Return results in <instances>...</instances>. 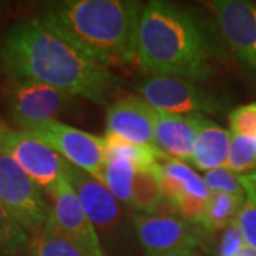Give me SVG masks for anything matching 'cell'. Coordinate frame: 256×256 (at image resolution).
<instances>
[{
    "mask_svg": "<svg viewBox=\"0 0 256 256\" xmlns=\"http://www.w3.org/2000/svg\"><path fill=\"white\" fill-rule=\"evenodd\" d=\"M0 64L10 82H42L97 104H107L121 88L111 68L56 36L38 18L18 22L6 32Z\"/></svg>",
    "mask_w": 256,
    "mask_h": 256,
    "instance_id": "6da1fadb",
    "label": "cell"
},
{
    "mask_svg": "<svg viewBox=\"0 0 256 256\" xmlns=\"http://www.w3.org/2000/svg\"><path fill=\"white\" fill-rule=\"evenodd\" d=\"M142 9L132 0H64L47 4L38 20L56 36L110 68L137 60Z\"/></svg>",
    "mask_w": 256,
    "mask_h": 256,
    "instance_id": "7a4b0ae2",
    "label": "cell"
},
{
    "mask_svg": "<svg viewBox=\"0 0 256 256\" xmlns=\"http://www.w3.org/2000/svg\"><path fill=\"white\" fill-rule=\"evenodd\" d=\"M210 48L201 24L174 3L154 0L144 6L138 26V64L152 76L191 82L210 73Z\"/></svg>",
    "mask_w": 256,
    "mask_h": 256,
    "instance_id": "3957f363",
    "label": "cell"
},
{
    "mask_svg": "<svg viewBox=\"0 0 256 256\" xmlns=\"http://www.w3.org/2000/svg\"><path fill=\"white\" fill-rule=\"evenodd\" d=\"M0 202L23 228L34 235L44 229L52 210L40 186L13 158L2 152Z\"/></svg>",
    "mask_w": 256,
    "mask_h": 256,
    "instance_id": "277c9868",
    "label": "cell"
},
{
    "mask_svg": "<svg viewBox=\"0 0 256 256\" xmlns=\"http://www.w3.org/2000/svg\"><path fill=\"white\" fill-rule=\"evenodd\" d=\"M0 152L13 158L48 194L64 176L66 160L28 131L0 127Z\"/></svg>",
    "mask_w": 256,
    "mask_h": 256,
    "instance_id": "5b68a950",
    "label": "cell"
},
{
    "mask_svg": "<svg viewBox=\"0 0 256 256\" xmlns=\"http://www.w3.org/2000/svg\"><path fill=\"white\" fill-rule=\"evenodd\" d=\"M28 132L53 148L67 162L104 184V138L70 127L57 120L30 128Z\"/></svg>",
    "mask_w": 256,
    "mask_h": 256,
    "instance_id": "8992f818",
    "label": "cell"
},
{
    "mask_svg": "<svg viewBox=\"0 0 256 256\" xmlns=\"http://www.w3.org/2000/svg\"><path fill=\"white\" fill-rule=\"evenodd\" d=\"M138 92L154 110L170 114H202L220 110L214 96L182 77L150 76L138 84Z\"/></svg>",
    "mask_w": 256,
    "mask_h": 256,
    "instance_id": "52a82bcc",
    "label": "cell"
},
{
    "mask_svg": "<svg viewBox=\"0 0 256 256\" xmlns=\"http://www.w3.org/2000/svg\"><path fill=\"white\" fill-rule=\"evenodd\" d=\"M72 97L54 87L34 82H10L6 92L10 120L23 131L54 121L67 108Z\"/></svg>",
    "mask_w": 256,
    "mask_h": 256,
    "instance_id": "ba28073f",
    "label": "cell"
},
{
    "mask_svg": "<svg viewBox=\"0 0 256 256\" xmlns=\"http://www.w3.org/2000/svg\"><path fill=\"white\" fill-rule=\"evenodd\" d=\"M134 228L137 238L148 256H166L188 252L201 244V226L180 216L136 214Z\"/></svg>",
    "mask_w": 256,
    "mask_h": 256,
    "instance_id": "9c48e42d",
    "label": "cell"
},
{
    "mask_svg": "<svg viewBox=\"0 0 256 256\" xmlns=\"http://www.w3.org/2000/svg\"><path fill=\"white\" fill-rule=\"evenodd\" d=\"M48 220L78 246L84 256H104L97 230L86 216L80 201L67 178L63 176L53 192Z\"/></svg>",
    "mask_w": 256,
    "mask_h": 256,
    "instance_id": "30bf717a",
    "label": "cell"
},
{
    "mask_svg": "<svg viewBox=\"0 0 256 256\" xmlns=\"http://www.w3.org/2000/svg\"><path fill=\"white\" fill-rule=\"evenodd\" d=\"M64 176L76 192L86 216L94 228L112 230L121 222V208L110 190L80 168L66 161Z\"/></svg>",
    "mask_w": 256,
    "mask_h": 256,
    "instance_id": "8fae6325",
    "label": "cell"
},
{
    "mask_svg": "<svg viewBox=\"0 0 256 256\" xmlns=\"http://www.w3.org/2000/svg\"><path fill=\"white\" fill-rule=\"evenodd\" d=\"M220 33L248 64L256 68V6L242 0L210 2Z\"/></svg>",
    "mask_w": 256,
    "mask_h": 256,
    "instance_id": "7c38bea8",
    "label": "cell"
},
{
    "mask_svg": "<svg viewBox=\"0 0 256 256\" xmlns=\"http://www.w3.org/2000/svg\"><path fill=\"white\" fill-rule=\"evenodd\" d=\"M156 110L137 96H128L110 104L106 134H112L134 144L156 146Z\"/></svg>",
    "mask_w": 256,
    "mask_h": 256,
    "instance_id": "4fadbf2b",
    "label": "cell"
},
{
    "mask_svg": "<svg viewBox=\"0 0 256 256\" xmlns=\"http://www.w3.org/2000/svg\"><path fill=\"white\" fill-rule=\"evenodd\" d=\"M202 120L204 114H170L156 110V146L170 158L191 164Z\"/></svg>",
    "mask_w": 256,
    "mask_h": 256,
    "instance_id": "5bb4252c",
    "label": "cell"
},
{
    "mask_svg": "<svg viewBox=\"0 0 256 256\" xmlns=\"http://www.w3.org/2000/svg\"><path fill=\"white\" fill-rule=\"evenodd\" d=\"M229 146L230 131L204 117L194 144L191 164L205 172L224 166L228 160Z\"/></svg>",
    "mask_w": 256,
    "mask_h": 256,
    "instance_id": "9a60e30c",
    "label": "cell"
},
{
    "mask_svg": "<svg viewBox=\"0 0 256 256\" xmlns=\"http://www.w3.org/2000/svg\"><path fill=\"white\" fill-rule=\"evenodd\" d=\"M106 158H122L134 165L137 171L148 170L158 162V160H165L166 156L162 154L156 146L134 144L127 140L106 134L104 137Z\"/></svg>",
    "mask_w": 256,
    "mask_h": 256,
    "instance_id": "2e32d148",
    "label": "cell"
},
{
    "mask_svg": "<svg viewBox=\"0 0 256 256\" xmlns=\"http://www.w3.org/2000/svg\"><path fill=\"white\" fill-rule=\"evenodd\" d=\"M242 204L244 200L238 196L222 192H210V201L200 225L204 234H216L228 228L238 218Z\"/></svg>",
    "mask_w": 256,
    "mask_h": 256,
    "instance_id": "e0dca14e",
    "label": "cell"
},
{
    "mask_svg": "<svg viewBox=\"0 0 256 256\" xmlns=\"http://www.w3.org/2000/svg\"><path fill=\"white\" fill-rule=\"evenodd\" d=\"M164 200L160 186V161L148 170L136 172L132 186V206L138 214L154 215Z\"/></svg>",
    "mask_w": 256,
    "mask_h": 256,
    "instance_id": "ac0fdd59",
    "label": "cell"
},
{
    "mask_svg": "<svg viewBox=\"0 0 256 256\" xmlns=\"http://www.w3.org/2000/svg\"><path fill=\"white\" fill-rule=\"evenodd\" d=\"M137 170L122 158H106L104 185L114 198L128 206H132V186Z\"/></svg>",
    "mask_w": 256,
    "mask_h": 256,
    "instance_id": "d6986e66",
    "label": "cell"
},
{
    "mask_svg": "<svg viewBox=\"0 0 256 256\" xmlns=\"http://www.w3.org/2000/svg\"><path fill=\"white\" fill-rule=\"evenodd\" d=\"M28 256H84L73 240L47 220L44 229L30 240Z\"/></svg>",
    "mask_w": 256,
    "mask_h": 256,
    "instance_id": "ffe728a7",
    "label": "cell"
},
{
    "mask_svg": "<svg viewBox=\"0 0 256 256\" xmlns=\"http://www.w3.org/2000/svg\"><path fill=\"white\" fill-rule=\"evenodd\" d=\"M30 239L18 220L0 202V256H18L26 252Z\"/></svg>",
    "mask_w": 256,
    "mask_h": 256,
    "instance_id": "44dd1931",
    "label": "cell"
},
{
    "mask_svg": "<svg viewBox=\"0 0 256 256\" xmlns=\"http://www.w3.org/2000/svg\"><path fill=\"white\" fill-rule=\"evenodd\" d=\"M160 165H161V171L181 184L184 191L186 194L196 196L200 200H205V201L210 200V188L206 186L204 178L196 174L190 165L180 161V160L170 158V156H166L164 162H160Z\"/></svg>",
    "mask_w": 256,
    "mask_h": 256,
    "instance_id": "7402d4cb",
    "label": "cell"
},
{
    "mask_svg": "<svg viewBox=\"0 0 256 256\" xmlns=\"http://www.w3.org/2000/svg\"><path fill=\"white\" fill-rule=\"evenodd\" d=\"M245 191V200L238 214L239 228L245 245L256 250V181L249 174L238 175Z\"/></svg>",
    "mask_w": 256,
    "mask_h": 256,
    "instance_id": "603a6c76",
    "label": "cell"
},
{
    "mask_svg": "<svg viewBox=\"0 0 256 256\" xmlns=\"http://www.w3.org/2000/svg\"><path fill=\"white\" fill-rule=\"evenodd\" d=\"M226 168L235 174H249L256 170V137L230 132Z\"/></svg>",
    "mask_w": 256,
    "mask_h": 256,
    "instance_id": "cb8c5ba5",
    "label": "cell"
},
{
    "mask_svg": "<svg viewBox=\"0 0 256 256\" xmlns=\"http://www.w3.org/2000/svg\"><path fill=\"white\" fill-rule=\"evenodd\" d=\"M204 181L210 192L229 194V195L245 200V191L239 181L238 174L232 172L226 166H220V168L206 171L204 175Z\"/></svg>",
    "mask_w": 256,
    "mask_h": 256,
    "instance_id": "d4e9b609",
    "label": "cell"
},
{
    "mask_svg": "<svg viewBox=\"0 0 256 256\" xmlns=\"http://www.w3.org/2000/svg\"><path fill=\"white\" fill-rule=\"evenodd\" d=\"M232 134L256 137V102L238 107L229 114Z\"/></svg>",
    "mask_w": 256,
    "mask_h": 256,
    "instance_id": "484cf974",
    "label": "cell"
},
{
    "mask_svg": "<svg viewBox=\"0 0 256 256\" xmlns=\"http://www.w3.org/2000/svg\"><path fill=\"white\" fill-rule=\"evenodd\" d=\"M208 201L200 200L196 196H192L190 194H182L178 198V201L174 204V206L176 212H178V215H180V218L200 226L202 218H204V214H205V210H206Z\"/></svg>",
    "mask_w": 256,
    "mask_h": 256,
    "instance_id": "4316f807",
    "label": "cell"
},
{
    "mask_svg": "<svg viewBox=\"0 0 256 256\" xmlns=\"http://www.w3.org/2000/svg\"><path fill=\"white\" fill-rule=\"evenodd\" d=\"M245 245V239L242 235V230L239 228L238 218L234 220L228 228L225 229L222 238H220L218 255L220 256H235Z\"/></svg>",
    "mask_w": 256,
    "mask_h": 256,
    "instance_id": "83f0119b",
    "label": "cell"
},
{
    "mask_svg": "<svg viewBox=\"0 0 256 256\" xmlns=\"http://www.w3.org/2000/svg\"><path fill=\"white\" fill-rule=\"evenodd\" d=\"M235 256H256V250L249 246H244Z\"/></svg>",
    "mask_w": 256,
    "mask_h": 256,
    "instance_id": "f1b7e54d",
    "label": "cell"
},
{
    "mask_svg": "<svg viewBox=\"0 0 256 256\" xmlns=\"http://www.w3.org/2000/svg\"><path fill=\"white\" fill-rule=\"evenodd\" d=\"M166 256H196L192 254V250H188V252H178V254H172V255H166Z\"/></svg>",
    "mask_w": 256,
    "mask_h": 256,
    "instance_id": "f546056e",
    "label": "cell"
},
{
    "mask_svg": "<svg viewBox=\"0 0 256 256\" xmlns=\"http://www.w3.org/2000/svg\"><path fill=\"white\" fill-rule=\"evenodd\" d=\"M3 126H4V124H3V122H2V120H0V127H3Z\"/></svg>",
    "mask_w": 256,
    "mask_h": 256,
    "instance_id": "4dcf8cb0",
    "label": "cell"
},
{
    "mask_svg": "<svg viewBox=\"0 0 256 256\" xmlns=\"http://www.w3.org/2000/svg\"><path fill=\"white\" fill-rule=\"evenodd\" d=\"M0 13H2V8H0Z\"/></svg>",
    "mask_w": 256,
    "mask_h": 256,
    "instance_id": "1f68e13d",
    "label": "cell"
}]
</instances>
